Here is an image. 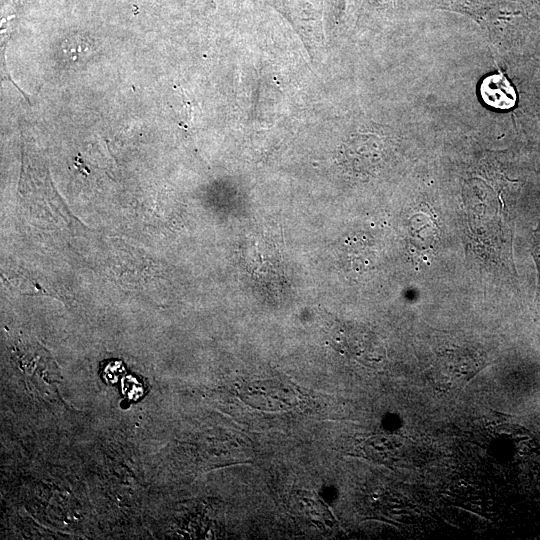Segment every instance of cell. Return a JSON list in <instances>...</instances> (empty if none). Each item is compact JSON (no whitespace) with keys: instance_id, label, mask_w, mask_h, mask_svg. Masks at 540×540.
I'll return each mask as SVG.
<instances>
[{"instance_id":"obj_1","label":"cell","mask_w":540,"mask_h":540,"mask_svg":"<svg viewBox=\"0 0 540 540\" xmlns=\"http://www.w3.org/2000/svg\"><path fill=\"white\" fill-rule=\"evenodd\" d=\"M243 394L246 403L269 411L289 409L295 406L298 400L292 386L274 380L246 384Z\"/></svg>"},{"instance_id":"obj_2","label":"cell","mask_w":540,"mask_h":540,"mask_svg":"<svg viewBox=\"0 0 540 540\" xmlns=\"http://www.w3.org/2000/svg\"><path fill=\"white\" fill-rule=\"evenodd\" d=\"M481 365L478 355L462 350L445 352L436 360L434 377L437 383L449 389L469 380Z\"/></svg>"},{"instance_id":"obj_3","label":"cell","mask_w":540,"mask_h":540,"mask_svg":"<svg viewBox=\"0 0 540 540\" xmlns=\"http://www.w3.org/2000/svg\"><path fill=\"white\" fill-rule=\"evenodd\" d=\"M480 94L487 105L496 109H509L516 101L512 85L501 74L487 76L480 86Z\"/></svg>"},{"instance_id":"obj_4","label":"cell","mask_w":540,"mask_h":540,"mask_svg":"<svg viewBox=\"0 0 540 540\" xmlns=\"http://www.w3.org/2000/svg\"><path fill=\"white\" fill-rule=\"evenodd\" d=\"M334 345L343 352L360 359L375 358L373 340L363 332L350 327H341L333 336Z\"/></svg>"},{"instance_id":"obj_5","label":"cell","mask_w":540,"mask_h":540,"mask_svg":"<svg viewBox=\"0 0 540 540\" xmlns=\"http://www.w3.org/2000/svg\"><path fill=\"white\" fill-rule=\"evenodd\" d=\"M372 143L360 139L348 142L341 150L340 157L347 167L357 171L366 170L367 165L375 163L374 151L371 149Z\"/></svg>"}]
</instances>
